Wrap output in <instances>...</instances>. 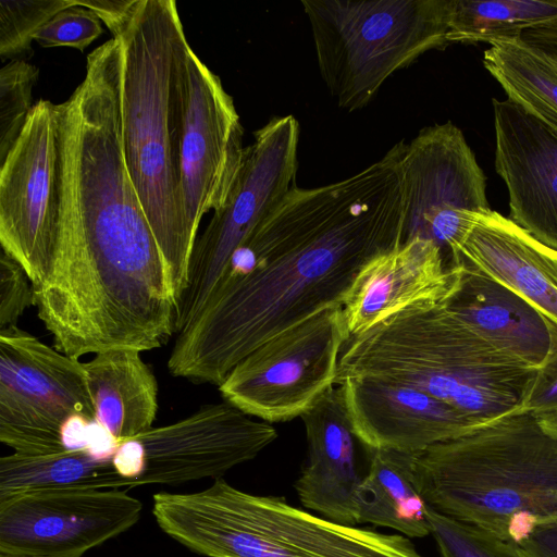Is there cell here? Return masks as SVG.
<instances>
[{
    "instance_id": "6da1fadb",
    "label": "cell",
    "mask_w": 557,
    "mask_h": 557,
    "mask_svg": "<svg viewBox=\"0 0 557 557\" xmlns=\"http://www.w3.org/2000/svg\"><path fill=\"white\" fill-rule=\"evenodd\" d=\"M403 243L394 147L339 182L295 186L235 250L200 313L177 334L170 373L219 386L269 339L343 308L363 265Z\"/></svg>"
},
{
    "instance_id": "7a4b0ae2",
    "label": "cell",
    "mask_w": 557,
    "mask_h": 557,
    "mask_svg": "<svg viewBox=\"0 0 557 557\" xmlns=\"http://www.w3.org/2000/svg\"><path fill=\"white\" fill-rule=\"evenodd\" d=\"M185 36L173 0H137L113 36L121 44V136L128 174L177 302L194 247L180 189L175 65Z\"/></svg>"
},
{
    "instance_id": "3957f363",
    "label": "cell",
    "mask_w": 557,
    "mask_h": 557,
    "mask_svg": "<svg viewBox=\"0 0 557 557\" xmlns=\"http://www.w3.org/2000/svg\"><path fill=\"white\" fill-rule=\"evenodd\" d=\"M416 479L432 509L513 545L557 521V437L524 409L419 453Z\"/></svg>"
},
{
    "instance_id": "277c9868",
    "label": "cell",
    "mask_w": 557,
    "mask_h": 557,
    "mask_svg": "<svg viewBox=\"0 0 557 557\" xmlns=\"http://www.w3.org/2000/svg\"><path fill=\"white\" fill-rule=\"evenodd\" d=\"M536 369L493 348L443 305L407 308L350 337L336 385L369 376L424 392L482 425L522 409Z\"/></svg>"
},
{
    "instance_id": "5b68a950",
    "label": "cell",
    "mask_w": 557,
    "mask_h": 557,
    "mask_svg": "<svg viewBox=\"0 0 557 557\" xmlns=\"http://www.w3.org/2000/svg\"><path fill=\"white\" fill-rule=\"evenodd\" d=\"M152 499L159 528L207 557H422L403 534L337 523L222 478L200 492Z\"/></svg>"
},
{
    "instance_id": "8992f818",
    "label": "cell",
    "mask_w": 557,
    "mask_h": 557,
    "mask_svg": "<svg viewBox=\"0 0 557 557\" xmlns=\"http://www.w3.org/2000/svg\"><path fill=\"white\" fill-rule=\"evenodd\" d=\"M320 74L338 107L367 106L382 84L444 49L450 0H302Z\"/></svg>"
},
{
    "instance_id": "52a82bcc",
    "label": "cell",
    "mask_w": 557,
    "mask_h": 557,
    "mask_svg": "<svg viewBox=\"0 0 557 557\" xmlns=\"http://www.w3.org/2000/svg\"><path fill=\"white\" fill-rule=\"evenodd\" d=\"M298 143L293 115L272 119L255 133L227 199L193 247L175 308L176 335L200 313L235 250L296 186Z\"/></svg>"
},
{
    "instance_id": "ba28073f",
    "label": "cell",
    "mask_w": 557,
    "mask_h": 557,
    "mask_svg": "<svg viewBox=\"0 0 557 557\" xmlns=\"http://www.w3.org/2000/svg\"><path fill=\"white\" fill-rule=\"evenodd\" d=\"M64 213V146L60 104L40 99L0 162V245L26 271L33 288L45 281Z\"/></svg>"
},
{
    "instance_id": "9c48e42d",
    "label": "cell",
    "mask_w": 557,
    "mask_h": 557,
    "mask_svg": "<svg viewBox=\"0 0 557 557\" xmlns=\"http://www.w3.org/2000/svg\"><path fill=\"white\" fill-rule=\"evenodd\" d=\"M75 419L96 422L84 363L17 326L0 330V442L22 455L59 454Z\"/></svg>"
},
{
    "instance_id": "30bf717a",
    "label": "cell",
    "mask_w": 557,
    "mask_h": 557,
    "mask_svg": "<svg viewBox=\"0 0 557 557\" xmlns=\"http://www.w3.org/2000/svg\"><path fill=\"white\" fill-rule=\"evenodd\" d=\"M174 89L181 198L195 245L202 216L227 199L246 148L232 97L185 36L177 48Z\"/></svg>"
},
{
    "instance_id": "8fae6325",
    "label": "cell",
    "mask_w": 557,
    "mask_h": 557,
    "mask_svg": "<svg viewBox=\"0 0 557 557\" xmlns=\"http://www.w3.org/2000/svg\"><path fill=\"white\" fill-rule=\"evenodd\" d=\"M350 337L343 308L323 310L247 355L219 391L225 401L269 423L300 417L336 385Z\"/></svg>"
},
{
    "instance_id": "7c38bea8",
    "label": "cell",
    "mask_w": 557,
    "mask_h": 557,
    "mask_svg": "<svg viewBox=\"0 0 557 557\" xmlns=\"http://www.w3.org/2000/svg\"><path fill=\"white\" fill-rule=\"evenodd\" d=\"M401 181L404 243L433 242L451 265L470 228V212L491 209L486 177L451 122L422 128L395 146ZM403 243V244H404Z\"/></svg>"
},
{
    "instance_id": "4fadbf2b",
    "label": "cell",
    "mask_w": 557,
    "mask_h": 557,
    "mask_svg": "<svg viewBox=\"0 0 557 557\" xmlns=\"http://www.w3.org/2000/svg\"><path fill=\"white\" fill-rule=\"evenodd\" d=\"M143 504L125 490H48L0 499V556L82 557L127 531Z\"/></svg>"
},
{
    "instance_id": "5bb4252c",
    "label": "cell",
    "mask_w": 557,
    "mask_h": 557,
    "mask_svg": "<svg viewBox=\"0 0 557 557\" xmlns=\"http://www.w3.org/2000/svg\"><path fill=\"white\" fill-rule=\"evenodd\" d=\"M276 437L272 423L253 420L223 400L124 440V445L140 473L139 486L176 485L222 478L232 468L256 458Z\"/></svg>"
},
{
    "instance_id": "9a60e30c",
    "label": "cell",
    "mask_w": 557,
    "mask_h": 557,
    "mask_svg": "<svg viewBox=\"0 0 557 557\" xmlns=\"http://www.w3.org/2000/svg\"><path fill=\"white\" fill-rule=\"evenodd\" d=\"M495 170L509 219L557 251V129L516 101L493 99Z\"/></svg>"
},
{
    "instance_id": "2e32d148",
    "label": "cell",
    "mask_w": 557,
    "mask_h": 557,
    "mask_svg": "<svg viewBox=\"0 0 557 557\" xmlns=\"http://www.w3.org/2000/svg\"><path fill=\"white\" fill-rule=\"evenodd\" d=\"M348 418L370 451L421 453L481 426L450 405L417 388L369 376L342 380Z\"/></svg>"
},
{
    "instance_id": "e0dca14e",
    "label": "cell",
    "mask_w": 557,
    "mask_h": 557,
    "mask_svg": "<svg viewBox=\"0 0 557 557\" xmlns=\"http://www.w3.org/2000/svg\"><path fill=\"white\" fill-rule=\"evenodd\" d=\"M462 270L420 237L375 256L359 272L343 307L351 337L407 308L445 304L458 289Z\"/></svg>"
},
{
    "instance_id": "ac0fdd59",
    "label": "cell",
    "mask_w": 557,
    "mask_h": 557,
    "mask_svg": "<svg viewBox=\"0 0 557 557\" xmlns=\"http://www.w3.org/2000/svg\"><path fill=\"white\" fill-rule=\"evenodd\" d=\"M300 418L308 459L295 483L299 500L331 521L358 524L356 496L362 478L341 386L326 389Z\"/></svg>"
},
{
    "instance_id": "d6986e66",
    "label": "cell",
    "mask_w": 557,
    "mask_h": 557,
    "mask_svg": "<svg viewBox=\"0 0 557 557\" xmlns=\"http://www.w3.org/2000/svg\"><path fill=\"white\" fill-rule=\"evenodd\" d=\"M466 263L530 302L557 322V251L509 218L490 209L470 212L457 265Z\"/></svg>"
},
{
    "instance_id": "ffe728a7",
    "label": "cell",
    "mask_w": 557,
    "mask_h": 557,
    "mask_svg": "<svg viewBox=\"0 0 557 557\" xmlns=\"http://www.w3.org/2000/svg\"><path fill=\"white\" fill-rule=\"evenodd\" d=\"M460 264V285L445 307L493 348L537 369L548 348L544 315L518 294Z\"/></svg>"
},
{
    "instance_id": "44dd1931",
    "label": "cell",
    "mask_w": 557,
    "mask_h": 557,
    "mask_svg": "<svg viewBox=\"0 0 557 557\" xmlns=\"http://www.w3.org/2000/svg\"><path fill=\"white\" fill-rule=\"evenodd\" d=\"M84 368L98 425L120 442L153 428L158 382L140 351H100Z\"/></svg>"
},
{
    "instance_id": "7402d4cb",
    "label": "cell",
    "mask_w": 557,
    "mask_h": 557,
    "mask_svg": "<svg viewBox=\"0 0 557 557\" xmlns=\"http://www.w3.org/2000/svg\"><path fill=\"white\" fill-rule=\"evenodd\" d=\"M371 454L369 471L357 490L358 524L388 528L409 539L429 535V505L416 479L419 453L376 449Z\"/></svg>"
},
{
    "instance_id": "603a6c76",
    "label": "cell",
    "mask_w": 557,
    "mask_h": 557,
    "mask_svg": "<svg viewBox=\"0 0 557 557\" xmlns=\"http://www.w3.org/2000/svg\"><path fill=\"white\" fill-rule=\"evenodd\" d=\"M125 487L111 460L87 449L46 456L17 453L0 458V499L32 491Z\"/></svg>"
},
{
    "instance_id": "cb8c5ba5",
    "label": "cell",
    "mask_w": 557,
    "mask_h": 557,
    "mask_svg": "<svg viewBox=\"0 0 557 557\" xmlns=\"http://www.w3.org/2000/svg\"><path fill=\"white\" fill-rule=\"evenodd\" d=\"M483 65L507 98L557 129V70L518 38L491 40Z\"/></svg>"
},
{
    "instance_id": "d4e9b609",
    "label": "cell",
    "mask_w": 557,
    "mask_h": 557,
    "mask_svg": "<svg viewBox=\"0 0 557 557\" xmlns=\"http://www.w3.org/2000/svg\"><path fill=\"white\" fill-rule=\"evenodd\" d=\"M557 21V0H450L449 44L518 38L527 29Z\"/></svg>"
},
{
    "instance_id": "484cf974",
    "label": "cell",
    "mask_w": 557,
    "mask_h": 557,
    "mask_svg": "<svg viewBox=\"0 0 557 557\" xmlns=\"http://www.w3.org/2000/svg\"><path fill=\"white\" fill-rule=\"evenodd\" d=\"M75 3V0H0L1 59H30L37 32L58 12Z\"/></svg>"
},
{
    "instance_id": "4316f807",
    "label": "cell",
    "mask_w": 557,
    "mask_h": 557,
    "mask_svg": "<svg viewBox=\"0 0 557 557\" xmlns=\"http://www.w3.org/2000/svg\"><path fill=\"white\" fill-rule=\"evenodd\" d=\"M38 75V67L24 60L10 61L0 70V162L13 148L30 115Z\"/></svg>"
},
{
    "instance_id": "83f0119b",
    "label": "cell",
    "mask_w": 557,
    "mask_h": 557,
    "mask_svg": "<svg viewBox=\"0 0 557 557\" xmlns=\"http://www.w3.org/2000/svg\"><path fill=\"white\" fill-rule=\"evenodd\" d=\"M430 534L441 557H520L516 547L488 532L429 506Z\"/></svg>"
},
{
    "instance_id": "f1b7e54d",
    "label": "cell",
    "mask_w": 557,
    "mask_h": 557,
    "mask_svg": "<svg viewBox=\"0 0 557 557\" xmlns=\"http://www.w3.org/2000/svg\"><path fill=\"white\" fill-rule=\"evenodd\" d=\"M102 33L97 14L75 3L51 17L37 32L35 41L44 48L72 47L83 52Z\"/></svg>"
},
{
    "instance_id": "f546056e",
    "label": "cell",
    "mask_w": 557,
    "mask_h": 557,
    "mask_svg": "<svg viewBox=\"0 0 557 557\" xmlns=\"http://www.w3.org/2000/svg\"><path fill=\"white\" fill-rule=\"evenodd\" d=\"M32 306H35V294L26 271L1 249L0 330L16 326L24 311Z\"/></svg>"
},
{
    "instance_id": "4dcf8cb0",
    "label": "cell",
    "mask_w": 557,
    "mask_h": 557,
    "mask_svg": "<svg viewBox=\"0 0 557 557\" xmlns=\"http://www.w3.org/2000/svg\"><path fill=\"white\" fill-rule=\"evenodd\" d=\"M544 319L548 332L547 352L535 370L522 401V409L533 416L557 411V322Z\"/></svg>"
},
{
    "instance_id": "1f68e13d",
    "label": "cell",
    "mask_w": 557,
    "mask_h": 557,
    "mask_svg": "<svg viewBox=\"0 0 557 557\" xmlns=\"http://www.w3.org/2000/svg\"><path fill=\"white\" fill-rule=\"evenodd\" d=\"M137 0H76L78 5L94 11L113 36L128 21Z\"/></svg>"
},
{
    "instance_id": "d6a6232c",
    "label": "cell",
    "mask_w": 557,
    "mask_h": 557,
    "mask_svg": "<svg viewBox=\"0 0 557 557\" xmlns=\"http://www.w3.org/2000/svg\"><path fill=\"white\" fill-rule=\"evenodd\" d=\"M513 546L520 557H557V521L539 524L525 540Z\"/></svg>"
},
{
    "instance_id": "836d02e7",
    "label": "cell",
    "mask_w": 557,
    "mask_h": 557,
    "mask_svg": "<svg viewBox=\"0 0 557 557\" xmlns=\"http://www.w3.org/2000/svg\"><path fill=\"white\" fill-rule=\"evenodd\" d=\"M519 39L557 70V21L527 29Z\"/></svg>"
},
{
    "instance_id": "e575fe53",
    "label": "cell",
    "mask_w": 557,
    "mask_h": 557,
    "mask_svg": "<svg viewBox=\"0 0 557 557\" xmlns=\"http://www.w3.org/2000/svg\"><path fill=\"white\" fill-rule=\"evenodd\" d=\"M539 424L550 435L557 437V411L534 416Z\"/></svg>"
},
{
    "instance_id": "d590c367",
    "label": "cell",
    "mask_w": 557,
    "mask_h": 557,
    "mask_svg": "<svg viewBox=\"0 0 557 557\" xmlns=\"http://www.w3.org/2000/svg\"><path fill=\"white\" fill-rule=\"evenodd\" d=\"M0 557H5V556H0Z\"/></svg>"
}]
</instances>
